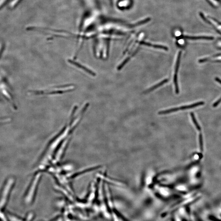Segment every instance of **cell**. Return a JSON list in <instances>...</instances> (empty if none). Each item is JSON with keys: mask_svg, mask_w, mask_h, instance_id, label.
I'll return each mask as SVG.
<instances>
[{"mask_svg": "<svg viewBox=\"0 0 221 221\" xmlns=\"http://www.w3.org/2000/svg\"><path fill=\"white\" fill-rule=\"evenodd\" d=\"M190 116H191L192 120L193 122L195 127H196V128H197L198 130H200L201 129H200V126H199L198 123H197V121L196 118H195L194 114L193 113H190Z\"/></svg>", "mask_w": 221, "mask_h": 221, "instance_id": "cell-8", "label": "cell"}, {"mask_svg": "<svg viewBox=\"0 0 221 221\" xmlns=\"http://www.w3.org/2000/svg\"><path fill=\"white\" fill-rule=\"evenodd\" d=\"M221 99H219V100L218 101H217V102H216L215 103H214V104H213V107H217V106L218 105V104H219V103H221Z\"/></svg>", "mask_w": 221, "mask_h": 221, "instance_id": "cell-11", "label": "cell"}, {"mask_svg": "<svg viewBox=\"0 0 221 221\" xmlns=\"http://www.w3.org/2000/svg\"><path fill=\"white\" fill-rule=\"evenodd\" d=\"M204 102H199L189 105L183 106L178 107L172 108V109H167V110H161V111H160L158 113V114L160 115L166 114L176 112V111L179 110L192 109V108L204 105Z\"/></svg>", "mask_w": 221, "mask_h": 221, "instance_id": "cell-1", "label": "cell"}, {"mask_svg": "<svg viewBox=\"0 0 221 221\" xmlns=\"http://www.w3.org/2000/svg\"><path fill=\"white\" fill-rule=\"evenodd\" d=\"M215 81H217V82L221 84V80L219 79V78H215Z\"/></svg>", "mask_w": 221, "mask_h": 221, "instance_id": "cell-12", "label": "cell"}, {"mask_svg": "<svg viewBox=\"0 0 221 221\" xmlns=\"http://www.w3.org/2000/svg\"><path fill=\"white\" fill-rule=\"evenodd\" d=\"M181 56H182V51L179 52L178 57H177V62H176L175 69V73L174 76V82L175 88V92L176 94H178L179 92V88H178V69L179 67L180 63Z\"/></svg>", "mask_w": 221, "mask_h": 221, "instance_id": "cell-2", "label": "cell"}, {"mask_svg": "<svg viewBox=\"0 0 221 221\" xmlns=\"http://www.w3.org/2000/svg\"><path fill=\"white\" fill-rule=\"evenodd\" d=\"M168 81L169 79H166L163 80V81H162L161 82H160L159 83L155 85V86H153V87H151V88H150L149 89L147 90V91H146L145 93H150V92L155 90V89L161 87V86H162L163 85L167 83V82H168Z\"/></svg>", "mask_w": 221, "mask_h": 221, "instance_id": "cell-6", "label": "cell"}, {"mask_svg": "<svg viewBox=\"0 0 221 221\" xmlns=\"http://www.w3.org/2000/svg\"><path fill=\"white\" fill-rule=\"evenodd\" d=\"M140 44L147 46V47H151L155 48H158V49L163 50L166 51L168 50V48L167 47H165V46L161 45L153 44H152V43H148V42H143V41L140 42Z\"/></svg>", "mask_w": 221, "mask_h": 221, "instance_id": "cell-4", "label": "cell"}, {"mask_svg": "<svg viewBox=\"0 0 221 221\" xmlns=\"http://www.w3.org/2000/svg\"><path fill=\"white\" fill-rule=\"evenodd\" d=\"M69 62L70 63V64H73V65H75V66L77 67L80 68V69H82V70H84V71H86V72L88 73L89 74L92 75V76H96V73H94V72L90 70L89 69L84 66L82 65V64L77 63V62L74 61L73 60H70V59L69 60Z\"/></svg>", "mask_w": 221, "mask_h": 221, "instance_id": "cell-3", "label": "cell"}, {"mask_svg": "<svg viewBox=\"0 0 221 221\" xmlns=\"http://www.w3.org/2000/svg\"><path fill=\"white\" fill-rule=\"evenodd\" d=\"M22 1V0H11L8 4V8L9 9H14Z\"/></svg>", "mask_w": 221, "mask_h": 221, "instance_id": "cell-7", "label": "cell"}, {"mask_svg": "<svg viewBox=\"0 0 221 221\" xmlns=\"http://www.w3.org/2000/svg\"><path fill=\"white\" fill-rule=\"evenodd\" d=\"M8 1V0H0V9H2L6 4Z\"/></svg>", "mask_w": 221, "mask_h": 221, "instance_id": "cell-10", "label": "cell"}, {"mask_svg": "<svg viewBox=\"0 0 221 221\" xmlns=\"http://www.w3.org/2000/svg\"><path fill=\"white\" fill-rule=\"evenodd\" d=\"M180 38H185L186 39H189L190 40H200V39H203V40H212L213 39V38L212 37H210V36H180Z\"/></svg>", "mask_w": 221, "mask_h": 221, "instance_id": "cell-5", "label": "cell"}, {"mask_svg": "<svg viewBox=\"0 0 221 221\" xmlns=\"http://www.w3.org/2000/svg\"><path fill=\"white\" fill-rule=\"evenodd\" d=\"M130 59V57H128V58H126V59H125V60L124 61L122 62L121 63L119 66L117 68L118 70H121V69H122L124 66L125 65V64H127L129 61Z\"/></svg>", "mask_w": 221, "mask_h": 221, "instance_id": "cell-9", "label": "cell"}]
</instances>
